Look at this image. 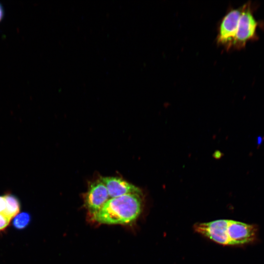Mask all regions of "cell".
I'll list each match as a JSON object with an SVG mask.
<instances>
[{"instance_id":"obj_9","label":"cell","mask_w":264,"mask_h":264,"mask_svg":"<svg viewBox=\"0 0 264 264\" xmlns=\"http://www.w3.org/2000/svg\"><path fill=\"white\" fill-rule=\"evenodd\" d=\"M11 219L3 213H0V231L3 230L9 225Z\"/></svg>"},{"instance_id":"obj_10","label":"cell","mask_w":264,"mask_h":264,"mask_svg":"<svg viewBox=\"0 0 264 264\" xmlns=\"http://www.w3.org/2000/svg\"><path fill=\"white\" fill-rule=\"evenodd\" d=\"M5 208V201L4 196H0V213H3Z\"/></svg>"},{"instance_id":"obj_5","label":"cell","mask_w":264,"mask_h":264,"mask_svg":"<svg viewBox=\"0 0 264 264\" xmlns=\"http://www.w3.org/2000/svg\"><path fill=\"white\" fill-rule=\"evenodd\" d=\"M110 198L101 178L91 182L84 198L85 206L91 215L98 212Z\"/></svg>"},{"instance_id":"obj_2","label":"cell","mask_w":264,"mask_h":264,"mask_svg":"<svg viewBox=\"0 0 264 264\" xmlns=\"http://www.w3.org/2000/svg\"><path fill=\"white\" fill-rule=\"evenodd\" d=\"M241 11V8L231 10L220 23L217 43L227 49L234 47Z\"/></svg>"},{"instance_id":"obj_1","label":"cell","mask_w":264,"mask_h":264,"mask_svg":"<svg viewBox=\"0 0 264 264\" xmlns=\"http://www.w3.org/2000/svg\"><path fill=\"white\" fill-rule=\"evenodd\" d=\"M142 202V193L110 198L98 212L91 215L92 219L106 224L133 223L141 212Z\"/></svg>"},{"instance_id":"obj_7","label":"cell","mask_w":264,"mask_h":264,"mask_svg":"<svg viewBox=\"0 0 264 264\" xmlns=\"http://www.w3.org/2000/svg\"><path fill=\"white\" fill-rule=\"evenodd\" d=\"M5 208L3 213L10 219L17 215L20 211L21 205L18 198L12 194L4 195Z\"/></svg>"},{"instance_id":"obj_11","label":"cell","mask_w":264,"mask_h":264,"mask_svg":"<svg viewBox=\"0 0 264 264\" xmlns=\"http://www.w3.org/2000/svg\"><path fill=\"white\" fill-rule=\"evenodd\" d=\"M4 16V10L2 5L0 3V22L2 20Z\"/></svg>"},{"instance_id":"obj_3","label":"cell","mask_w":264,"mask_h":264,"mask_svg":"<svg viewBox=\"0 0 264 264\" xmlns=\"http://www.w3.org/2000/svg\"><path fill=\"white\" fill-rule=\"evenodd\" d=\"M250 4H245L241 8L234 47L238 49L245 46L249 41L254 39L257 22L251 11Z\"/></svg>"},{"instance_id":"obj_6","label":"cell","mask_w":264,"mask_h":264,"mask_svg":"<svg viewBox=\"0 0 264 264\" xmlns=\"http://www.w3.org/2000/svg\"><path fill=\"white\" fill-rule=\"evenodd\" d=\"M100 178L105 184L110 198L142 193L139 188L120 177L104 176Z\"/></svg>"},{"instance_id":"obj_8","label":"cell","mask_w":264,"mask_h":264,"mask_svg":"<svg viewBox=\"0 0 264 264\" xmlns=\"http://www.w3.org/2000/svg\"><path fill=\"white\" fill-rule=\"evenodd\" d=\"M31 220V215L28 212H23L14 217L12 224L16 229L22 230L30 224Z\"/></svg>"},{"instance_id":"obj_4","label":"cell","mask_w":264,"mask_h":264,"mask_svg":"<svg viewBox=\"0 0 264 264\" xmlns=\"http://www.w3.org/2000/svg\"><path fill=\"white\" fill-rule=\"evenodd\" d=\"M257 230L253 225L228 220L226 235L229 245H240L253 242Z\"/></svg>"}]
</instances>
